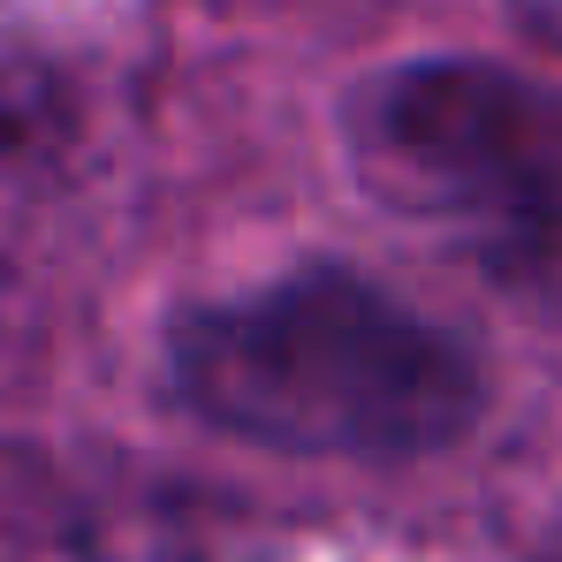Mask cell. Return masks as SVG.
Segmentation results:
<instances>
[{"mask_svg": "<svg viewBox=\"0 0 562 562\" xmlns=\"http://www.w3.org/2000/svg\"><path fill=\"white\" fill-rule=\"evenodd\" d=\"M509 15H517L540 46H555V54H562V0H509Z\"/></svg>", "mask_w": 562, "mask_h": 562, "instance_id": "3", "label": "cell"}, {"mask_svg": "<svg viewBox=\"0 0 562 562\" xmlns=\"http://www.w3.org/2000/svg\"><path fill=\"white\" fill-rule=\"evenodd\" d=\"M168 395L198 426L327 464H418L457 449L486 373L387 281L312 259L168 327Z\"/></svg>", "mask_w": 562, "mask_h": 562, "instance_id": "1", "label": "cell"}, {"mask_svg": "<svg viewBox=\"0 0 562 562\" xmlns=\"http://www.w3.org/2000/svg\"><path fill=\"white\" fill-rule=\"evenodd\" d=\"M342 145L366 198L449 259L562 319V92L502 61H395L350 92Z\"/></svg>", "mask_w": 562, "mask_h": 562, "instance_id": "2", "label": "cell"}]
</instances>
